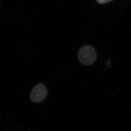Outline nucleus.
<instances>
[{"label":"nucleus","instance_id":"f03ea898","mask_svg":"<svg viewBox=\"0 0 131 131\" xmlns=\"http://www.w3.org/2000/svg\"><path fill=\"white\" fill-rule=\"evenodd\" d=\"M47 94L46 86L42 83H39L33 88L30 94V98L33 103H40L46 98Z\"/></svg>","mask_w":131,"mask_h":131},{"label":"nucleus","instance_id":"7ed1b4c3","mask_svg":"<svg viewBox=\"0 0 131 131\" xmlns=\"http://www.w3.org/2000/svg\"><path fill=\"white\" fill-rule=\"evenodd\" d=\"M113 0H96L98 3L101 4H105L112 1Z\"/></svg>","mask_w":131,"mask_h":131},{"label":"nucleus","instance_id":"f257e3e1","mask_svg":"<svg viewBox=\"0 0 131 131\" xmlns=\"http://www.w3.org/2000/svg\"><path fill=\"white\" fill-rule=\"evenodd\" d=\"M78 58L80 63L83 65H91L96 61V51L92 46H85L79 50L78 53Z\"/></svg>","mask_w":131,"mask_h":131}]
</instances>
